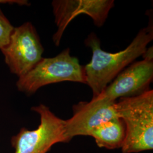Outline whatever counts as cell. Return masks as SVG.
I'll return each mask as SVG.
<instances>
[{
	"mask_svg": "<svg viewBox=\"0 0 153 153\" xmlns=\"http://www.w3.org/2000/svg\"><path fill=\"white\" fill-rule=\"evenodd\" d=\"M1 51L10 71L19 78L41 60L44 48L36 30L27 22L14 28L9 44Z\"/></svg>",
	"mask_w": 153,
	"mask_h": 153,
	"instance_id": "5b68a950",
	"label": "cell"
},
{
	"mask_svg": "<svg viewBox=\"0 0 153 153\" xmlns=\"http://www.w3.org/2000/svg\"><path fill=\"white\" fill-rule=\"evenodd\" d=\"M116 101L100 94L89 102H80L73 106V115L65 120L66 135L71 141L79 136H90L96 127L118 117Z\"/></svg>",
	"mask_w": 153,
	"mask_h": 153,
	"instance_id": "52a82bcc",
	"label": "cell"
},
{
	"mask_svg": "<svg viewBox=\"0 0 153 153\" xmlns=\"http://www.w3.org/2000/svg\"><path fill=\"white\" fill-rule=\"evenodd\" d=\"M143 60L131 64L119 73L100 94L112 100L138 96L149 90L153 78V47Z\"/></svg>",
	"mask_w": 153,
	"mask_h": 153,
	"instance_id": "8992f818",
	"label": "cell"
},
{
	"mask_svg": "<svg viewBox=\"0 0 153 153\" xmlns=\"http://www.w3.org/2000/svg\"><path fill=\"white\" fill-rule=\"evenodd\" d=\"M117 116L126 126L123 153H137L153 149V91L116 102Z\"/></svg>",
	"mask_w": 153,
	"mask_h": 153,
	"instance_id": "7a4b0ae2",
	"label": "cell"
},
{
	"mask_svg": "<svg viewBox=\"0 0 153 153\" xmlns=\"http://www.w3.org/2000/svg\"><path fill=\"white\" fill-rule=\"evenodd\" d=\"M14 28L0 8V50L9 44Z\"/></svg>",
	"mask_w": 153,
	"mask_h": 153,
	"instance_id": "30bf717a",
	"label": "cell"
},
{
	"mask_svg": "<svg viewBox=\"0 0 153 153\" xmlns=\"http://www.w3.org/2000/svg\"><path fill=\"white\" fill-rule=\"evenodd\" d=\"M65 81L86 84L84 66L71 56L69 48L55 57H43L30 71L18 78L16 86L19 91L30 95L43 86Z\"/></svg>",
	"mask_w": 153,
	"mask_h": 153,
	"instance_id": "3957f363",
	"label": "cell"
},
{
	"mask_svg": "<svg viewBox=\"0 0 153 153\" xmlns=\"http://www.w3.org/2000/svg\"><path fill=\"white\" fill-rule=\"evenodd\" d=\"M99 148L109 150L121 149L126 138V126L119 117L105 121L90 134Z\"/></svg>",
	"mask_w": 153,
	"mask_h": 153,
	"instance_id": "9c48e42d",
	"label": "cell"
},
{
	"mask_svg": "<svg viewBox=\"0 0 153 153\" xmlns=\"http://www.w3.org/2000/svg\"><path fill=\"white\" fill-rule=\"evenodd\" d=\"M55 22L57 31L53 36L56 46L69 23L79 14L90 16L97 27H101L108 17L110 10L114 7V0H55L52 2Z\"/></svg>",
	"mask_w": 153,
	"mask_h": 153,
	"instance_id": "ba28073f",
	"label": "cell"
},
{
	"mask_svg": "<svg viewBox=\"0 0 153 153\" xmlns=\"http://www.w3.org/2000/svg\"><path fill=\"white\" fill-rule=\"evenodd\" d=\"M31 109L40 116V124L32 131L23 128L13 136L11 143L14 153H47L56 144L70 141L66 135L65 120L56 116L44 104Z\"/></svg>",
	"mask_w": 153,
	"mask_h": 153,
	"instance_id": "277c9868",
	"label": "cell"
},
{
	"mask_svg": "<svg viewBox=\"0 0 153 153\" xmlns=\"http://www.w3.org/2000/svg\"><path fill=\"white\" fill-rule=\"evenodd\" d=\"M1 4H17L21 6H28L30 3L26 0H0Z\"/></svg>",
	"mask_w": 153,
	"mask_h": 153,
	"instance_id": "8fae6325",
	"label": "cell"
},
{
	"mask_svg": "<svg viewBox=\"0 0 153 153\" xmlns=\"http://www.w3.org/2000/svg\"><path fill=\"white\" fill-rule=\"evenodd\" d=\"M153 26L141 29L126 49L111 53L101 48L97 36L91 33L85 44L92 51L90 62L84 66L86 84L92 90L93 98L99 95L126 66L143 56L153 40Z\"/></svg>",
	"mask_w": 153,
	"mask_h": 153,
	"instance_id": "6da1fadb",
	"label": "cell"
}]
</instances>
